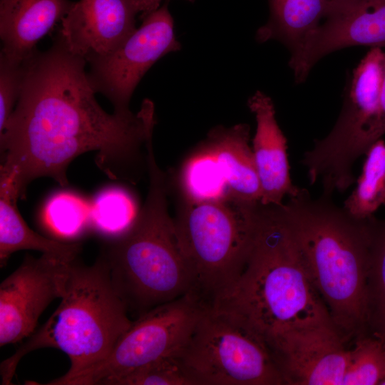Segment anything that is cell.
<instances>
[{
	"label": "cell",
	"instance_id": "6da1fadb",
	"mask_svg": "<svg viewBox=\"0 0 385 385\" xmlns=\"http://www.w3.org/2000/svg\"><path fill=\"white\" fill-rule=\"evenodd\" d=\"M86 64L58 34L48 49L25 61L19 100L0 133V175L20 197L41 177L67 185L69 164L89 151L97 152L96 163L110 178L120 179L123 168L152 140L153 102L145 100L137 113H106L95 98Z\"/></svg>",
	"mask_w": 385,
	"mask_h": 385
},
{
	"label": "cell",
	"instance_id": "7a4b0ae2",
	"mask_svg": "<svg viewBox=\"0 0 385 385\" xmlns=\"http://www.w3.org/2000/svg\"><path fill=\"white\" fill-rule=\"evenodd\" d=\"M210 307L244 318L269 346L294 328L333 323L306 268L283 204L260 203L244 270Z\"/></svg>",
	"mask_w": 385,
	"mask_h": 385
},
{
	"label": "cell",
	"instance_id": "3957f363",
	"mask_svg": "<svg viewBox=\"0 0 385 385\" xmlns=\"http://www.w3.org/2000/svg\"><path fill=\"white\" fill-rule=\"evenodd\" d=\"M283 207L334 325L345 339L364 334L368 324L372 216L354 218L331 197L313 199L304 188L289 197Z\"/></svg>",
	"mask_w": 385,
	"mask_h": 385
},
{
	"label": "cell",
	"instance_id": "277c9868",
	"mask_svg": "<svg viewBox=\"0 0 385 385\" xmlns=\"http://www.w3.org/2000/svg\"><path fill=\"white\" fill-rule=\"evenodd\" d=\"M146 162L150 180L143 207L128 230L106 239L98 256L128 312L138 317L191 292L193 285L168 211L165 177L152 143Z\"/></svg>",
	"mask_w": 385,
	"mask_h": 385
},
{
	"label": "cell",
	"instance_id": "5b68a950",
	"mask_svg": "<svg viewBox=\"0 0 385 385\" xmlns=\"http://www.w3.org/2000/svg\"><path fill=\"white\" fill-rule=\"evenodd\" d=\"M61 301L56 311L16 351L0 364L2 385L11 384L20 360L41 348H55L69 358L63 376L47 385L69 381L103 361L133 321L100 257L91 265L71 260Z\"/></svg>",
	"mask_w": 385,
	"mask_h": 385
},
{
	"label": "cell",
	"instance_id": "8992f818",
	"mask_svg": "<svg viewBox=\"0 0 385 385\" xmlns=\"http://www.w3.org/2000/svg\"><path fill=\"white\" fill-rule=\"evenodd\" d=\"M260 203L186 202L174 220L179 247L192 275L191 292L205 305L212 306L244 270Z\"/></svg>",
	"mask_w": 385,
	"mask_h": 385
},
{
	"label": "cell",
	"instance_id": "52a82bcc",
	"mask_svg": "<svg viewBox=\"0 0 385 385\" xmlns=\"http://www.w3.org/2000/svg\"><path fill=\"white\" fill-rule=\"evenodd\" d=\"M180 360L195 385H282L265 337L240 316L207 307Z\"/></svg>",
	"mask_w": 385,
	"mask_h": 385
},
{
	"label": "cell",
	"instance_id": "ba28073f",
	"mask_svg": "<svg viewBox=\"0 0 385 385\" xmlns=\"http://www.w3.org/2000/svg\"><path fill=\"white\" fill-rule=\"evenodd\" d=\"M385 76V52L371 48L353 71L339 116L330 133L304 154L311 185L323 195L343 192L354 182L353 165L376 141L375 128Z\"/></svg>",
	"mask_w": 385,
	"mask_h": 385
},
{
	"label": "cell",
	"instance_id": "9c48e42d",
	"mask_svg": "<svg viewBox=\"0 0 385 385\" xmlns=\"http://www.w3.org/2000/svg\"><path fill=\"white\" fill-rule=\"evenodd\" d=\"M207 307L189 292L145 312L132 322L103 361L68 385H108L156 360L180 355Z\"/></svg>",
	"mask_w": 385,
	"mask_h": 385
},
{
	"label": "cell",
	"instance_id": "30bf717a",
	"mask_svg": "<svg viewBox=\"0 0 385 385\" xmlns=\"http://www.w3.org/2000/svg\"><path fill=\"white\" fill-rule=\"evenodd\" d=\"M143 20L113 51L87 62L92 88L111 102L115 112L130 111V98L144 74L159 58L181 47L168 1Z\"/></svg>",
	"mask_w": 385,
	"mask_h": 385
},
{
	"label": "cell",
	"instance_id": "8fae6325",
	"mask_svg": "<svg viewBox=\"0 0 385 385\" xmlns=\"http://www.w3.org/2000/svg\"><path fill=\"white\" fill-rule=\"evenodd\" d=\"M71 260L45 253L38 258L26 255L21 265L1 282V346L21 341L35 332L44 309L53 299L61 298Z\"/></svg>",
	"mask_w": 385,
	"mask_h": 385
},
{
	"label": "cell",
	"instance_id": "7c38bea8",
	"mask_svg": "<svg viewBox=\"0 0 385 385\" xmlns=\"http://www.w3.org/2000/svg\"><path fill=\"white\" fill-rule=\"evenodd\" d=\"M354 46L385 47V0H331L317 28L291 56L297 83L334 51Z\"/></svg>",
	"mask_w": 385,
	"mask_h": 385
},
{
	"label": "cell",
	"instance_id": "4fadbf2b",
	"mask_svg": "<svg viewBox=\"0 0 385 385\" xmlns=\"http://www.w3.org/2000/svg\"><path fill=\"white\" fill-rule=\"evenodd\" d=\"M333 323L294 328L270 346L289 385H342L349 356Z\"/></svg>",
	"mask_w": 385,
	"mask_h": 385
},
{
	"label": "cell",
	"instance_id": "5bb4252c",
	"mask_svg": "<svg viewBox=\"0 0 385 385\" xmlns=\"http://www.w3.org/2000/svg\"><path fill=\"white\" fill-rule=\"evenodd\" d=\"M135 0H78L61 21L67 48L86 60L106 55L136 29Z\"/></svg>",
	"mask_w": 385,
	"mask_h": 385
},
{
	"label": "cell",
	"instance_id": "9a60e30c",
	"mask_svg": "<svg viewBox=\"0 0 385 385\" xmlns=\"http://www.w3.org/2000/svg\"><path fill=\"white\" fill-rule=\"evenodd\" d=\"M247 104L257 123L252 151L261 187L260 203L281 205L284 196H297L302 190L290 178L287 139L277 122L269 96L258 91Z\"/></svg>",
	"mask_w": 385,
	"mask_h": 385
},
{
	"label": "cell",
	"instance_id": "2e32d148",
	"mask_svg": "<svg viewBox=\"0 0 385 385\" xmlns=\"http://www.w3.org/2000/svg\"><path fill=\"white\" fill-rule=\"evenodd\" d=\"M73 4L70 0H0V53L19 62L29 59Z\"/></svg>",
	"mask_w": 385,
	"mask_h": 385
},
{
	"label": "cell",
	"instance_id": "e0dca14e",
	"mask_svg": "<svg viewBox=\"0 0 385 385\" xmlns=\"http://www.w3.org/2000/svg\"><path fill=\"white\" fill-rule=\"evenodd\" d=\"M249 140L250 126L240 123L212 129L205 143L225 176L231 197L257 204L261 200V187Z\"/></svg>",
	"mask_w": 385,
	"mask_h": 385
},
{
	"label": "cell",
	"instance_id": "ac0fdd59",
	"mask_svg": "<svg viewBox=\"0 0 385 385\" xmlns=\"http://www.w3.org/2000/svg\"><path fill=\"white\" fill-rule=\"evenodd\" d=\"M18 195L11 183L0 178V265L3 267L14 252L33 250L66 260L76 259L79 243H67L45 237L33 231L16 206Z\"/></svg>",
	"mask_w": 385,
	"mask_h": 385
},
{
	"label": "cell",
	"instance_id": "d6986e66",
	"mask_svg": "<svg viewBox=\"0 0 385 385\" xmlns=\"http://www.w3.org/2000/svg\"><path fill=\"white\" fill-rule=\"evenodd\" d=\"M331 0H268L270 16L257 31L260 43L276 40L296 53L317 28Z\"/></svg>",
	"mask_w": 385,
	"mask_h": 385
},
{
	"label": "cell",
	"instance_id": "ffe728a7",
	"mask_svg": "<svg viewBox=\"0 0 385 385\" xmlns=\"http://www.w3.org/2000/svg\"><path fill=\"white\" fill-rule=\"evenodd\" d=\"M357 185L344 202L343 208L354 218L374 215L385 205V141L381 138L366 151Z\"/></svg>",
	"mask_w": 385,
	"mask_h": 385
},
{
	"label": "cell",
	"instance_id": "44dd1931",
	"mask_svg": "<svg viewBox=\"0 0 385 385\" xmlns=\"http://www.w3.org/2000/svg\"><path fill=\"white\" fill-rule=\"evenodd\" d=\"M180 183L186 202L233 200L225 176L205 143L184 164Z\"/></svg>",
	"mask_w": 385,
	"mask_h": 385
},
{
	"label": "cell",
	"instance_id": "7402d4cb",
	"mask_svg": "<svg viewBox=\"0 0 385 385\" xmlns=\"http://www.w3.org/2000/svg\"><path fill=\"white\" fill-rule=\"evenodd\" d=\"M138 212L128 191L118 187L107 188L90 205L89 227L106 238L115 237L129 228Z\"/></svg>",
	"mask_w": 385,
	"mask_h": 385
},
{
	"label": "cell",
	"instance_id": "603a6c76",
	"mask_svg": "<svg viewBox=\"0 0 385 385\" xmlns=\"http://www.w3.org/2000/svg\"><path fill=\"white\" fill-rule=\"evenodd\" d=\"M370 334L385 337V219L371 217V256L367 282Z\"/></svg>",
	"mask_w": 385,
	"mask_h": 385
},
{
	"label": "cell",
	"instance_id": "cb8c5ba5",
	"mask_svg": "<svg viewBox=\"0 0 385 385\" xmlns=\"http://www.w3.org/2000/svg\"><path fill=\"white\" fill-rule=\"evenodd\" d=\"M90 205L78 195L60 192L47 200L43 211V220L57 235L74 238L89 227Z\"/></svg>",
	"mask_w": 385,
	"mask_h": 385
},
{
	"label": "cell",
	"instance_id": "d4e9b609",
	"mask_svg": "<svg viewBox=\"0 0 385 385\" xmlns=\"http://www.w3.org/2000/svg\"><path fill=\"white\" fill-rule=\"evenodd\" d=\"M384 366L382 340L373 334H361L349 349L342 385H379Z\"/></svg>",
	"mask_w": 385,
	"mask_h": 385
},
{
	"label": "cell",
	"instance_id": "484cf974",
	"mask_svg": "<svg viewBox=\"0 0 385 385\" xmlns=\"http://www.w3.org/2000/svg\"><path fill=\"white\" fill-rule=\"evenodd\" d=\"M108 385H195L180 355L160 359L111 381Z\"/></svg>",
	"mask_w": 385,
	"mask_h": 385
},
{
	"label": "cell",
	"instance_id": "4316f807",
	"mask_svg": "<svg viewBox=\"0 0 385 385\" xmlns=\"http://www.w3.org/2000/svg\"><path fill=\"white\" fill-rule=\"evenodd\" d=\"M25 61H16L0 53V133L19 100L25 74Z\"/></svg>",
	"mask_w": 385,
	"mask_h": 385
},
{
	"label": "cell",
	"instance_id": "83f0119b",
	"mask_svg": "<svg viewBox=\"0 0 385 385\" xmlns=\"http://www.w3.org/2000/svg\"><path fill=\"white\" fill-rule=\"evenodd\" d=\"M385 135V76L384 78L379 101V115L375 128V138L376 140L382 138Z\"/></svg>",
	"mask_w": 385,
	"mask_h": 385
},
{
	"label": "cell",
	"instance_id": "f1b7e54d",
	"mask_svg": "<svg viewBox=\"0 0 385 385\" xmlns=\"http://www.w3.org/2000/svg\"><path fill=\"white\" fill-rule=\"evenodd\" d=\"M190 2H194L195 0H187ZM137 9L141 14V18L144 19L149 14L160 7L162 0H135Z\"/></svg>",
	"mask_w": 385,
	"mask_h": 385
},
{
	"label": "cell",
	"instance_id": "f546056e",
	"mask_svg": "<svg viewBox=\"0 0 385 385\" xmlns=\"http://www.w3.org/2000/svg\"><path fill=\"white\" fill-rule=\"evenodd\" d=\"M382 342H383V344H384V373H383V376H382V378H381V380L379 383V385H385V337H379Z\"/></svg>",
	"mask_w": 385,
	"mask_h": 385
}]
</instances>
